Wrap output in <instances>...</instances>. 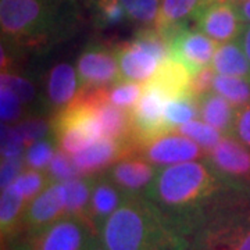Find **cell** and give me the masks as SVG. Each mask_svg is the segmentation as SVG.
I'll return each instance as SVG.
<instances>
[{
	"mask_svg": "<svg viewBox=\"0 0 250 250\" xmlns=\"http://www.w3.org/2000/svg\"><path fill=\"white\" fill-rule=\"evenodd\" d=\"M200 3L202 0H161L154 28L166 39L177 28L187 25V21L193 18Z\"/></svg>",
	"mask_w": 250,
	"mask_h": 250,
	"instance_id": "20",
	"label": "cell"
},
{
	"mask_svg": "<svg viewBox=\"0 0 250 250\" xmlns=\"http://www.w3.org/2000/svg\"><path fill=\"white\" fill-rule=\"evenodd\" d=\"M168 56L181 62L190 75L208 67L217 50V42L200 31H192L188 25L177 28L166 38Z\"/></svg>",
	"mask_w": 250,
	"mask_h": 250,
	"instance_id": "10",
	"label": "cell"
},
{
	"mask_svg": "<svg viewBox=\"0 0 250 250\" xmlns=\"http://www.w3.org/2000/svg\"><path fill=\"white\" fill-rule=\"evenodd\" d=\"M65 214V195L62 182H53L25 207L20 233L43 228Z\"/></svg>",
	"mask_w": 250,
	"mask_h": 250,
	"instance_id": "13",
	"label": "cell"
},
{
	"mask_svg": "<svg viewBox=\"0 0 250 250\" xmlns=\"http://www.w3.org/2000/svg\"><path fill=\"white\" fill-rule=\"evenodd\" d=\"M213 89L238 110L250 104V80L231 75H215Z\"/></svg>",
	"mask_w": 250,
	"mask_h": 250,
	"instance_id": "24",
	"label": "cell"
},
{
	"mask_svg": "<svg viewBox=\"0 0 250 250\" xmlns=\"http://www.w3.org/2000/svg\"><path fill=\"white\" fill-rule=\"evenodd\" d=\"M77 72L81 92L108 88L121 80L117 46L92 43L78 59Z\"/></svg>",
	"mask_w": 250,
	"mask_h": 250,
	"instance_id": "8",
	"label": "cell"
},
{
	"mask_svg": "<svg viewBox=\"0 0 250 250\" xmlns=\"http://www.w3.org/2000/svg\"><path fill=\"white\" fill-rule=\"evenodd\" d=\"M3 39L39 47L60 39L72 27V14L57 0H0Z\"/></svg>",
	"mask_w": 250,
	"mask_h": 250,
	"instance_id": "3",
	"label": "cell"
},
{
	"mask_svg": "<svg viewBox=\"0 0 250 250\" xmlns=\"http://www.w3.org/2000/svg\"><path fill=\"white\" fill-rule=\"evenodd\" d=\"M54 154V143L49 139H41L28 147L24 160L31 168L42 170L45 167H49Z\"/></svg>",
	"mask_w": 250,
	"mask_h": 250,
	"instance_id": "32",
	"label": "cell"
},
{
	"mask_svg": "<svg viewBox=\"0 0 250 250\" xmlns=\"http://www.w3.org/2000/svg\"><path fill=\"white\" fill-rule=\"evenodd\" d=\"M96 22L100 27H114L128 18L121 0H96Z\"/></svg>",
	"mask_w": 250,
	"mask_h": 250,
	"instance_id": "31",
	"label": "cell"
},
{
	"mask_svg": "<svg viewBox=\"0 0 250 250\" xmlns=\"http://www.w3.org/2000/svg\"><path fill=\"white\" fill-rule=\"evenodd\" d=\"M170 99L161 90L143 85V93L131 111L132 116V138L135 152L143 145L152 142L163 135L172 134L164 120V107Z\"/></svg>",
	"mask_w": 250,
	"mask_h": 250,
	"instance_id": "7",
	"label": "cell"
},
{
	"mask_svg": "<svg viewBox=\"0 0 250 250\" xmlns=\"http://www.w3.org/2000/svg\"><path fill=\"white\" fill-rule=\"evenodd\" d=\"M81 92L78 72L68 62L56 64L49 72L46 83V98L49 104L60 111L70 106Z\"/></svg>",
	"mask_w": 250,
	"mask_h": 250,
	"instance_id": "17",
	"label": "cell"
},
{
	"mask_svg": "<svg viewBox=\"0 0 250 250\" xmlns=\"http://www.w3.org/2000/svg\"><path fill=\"white\" fill-rule=\"evenodd\" d=\"M128 195L117 187L108 178L106 172H100L95 177V185L92 189L89 208L86 213L85 221L88 223L93 232L100 236V231L111 214L123 205Z\"/></svg>",
	"mask_w": 250,
	"mask_h": 250,
	"instance_id": "16",
	"label": "cell"
},
{
	"mask_svg": "<svg viewBox=\"0 0 250 250\" xmlns=\"http://www.w3.org/2000/svg\"><path fill=\"white\" fill-rule=\"evenodd\" d=\"M190 81V72L181 62L168 56L166 60L161 62L157 71L153 74L150 80L145 82V85L157 88L171 100L192 95Z\"/></svg>",
	"mask_w": 250,
	"mask_h": 250,
	"instance_id": "18",
	"label": "cell"
},
{
	"mask_svg": "<svg viewBox=\"0 0 250 250\" xmlns=\"http://www.w3.org/2000/svg\"><path fill=\"white\" fill-rule=\"evenodd\" d=\"M175 132L188 136L189 139L196 142L206 153L213 150L224 138V135L218 129H215L214 126L196 120H192L187 124L181 125Z\"/></svg>",
	"mask_w": 250,
	"mask_h": 250,
	"instance_id": "26",
	"label": "cell"
},
{
	"mask_svg": "<svg viewBox=\"0 0 250 250\" xmlns=\"http://www.w3.org/2000/svg\"><path fill=\"white\" fill-rule=\"evenodd\" d=\"M134 154V146L129 141H118L111 138H102L89 147L72 156L77 168L83 177L98 175L110 168L117 161Z\"/></svg>",
	"mask_w": 250,
	"mask_h": 250,
	"instance_id": "14",
	"label": "cell"
},
{
	"mask_svg": "<svg viewBox=\"0 0 250 250\" xmlns=\"http://www.w3.org/2000/svg\"><path fill=\"white\" fill-rule=\"evenodd\" d=\"M196 99L199 114L203 121L214 126L224 136H232L238 108L233 107L227 99L214 89Z\"/></svg>",
	"mask_w": 250,
	"mask_h": 250,
	"instance_id": "19",
	"label": "cell"
},
{
	"mask_svg": "<svg viewBox=\"0 0 250 250\" xmlns=\"http://www.w3.org/2000/svg\"><path fill=\"white\" fill-rule=\"evenodd\" d=\"M50 184H52V181L47 177L46 172L31 168V170L21 172L13 185L17 189L18 193L25 199V202L29 203Z\"/></svg>",
	"mask_w": 250,
	"mask_h": 250,
	"instance_id": "29",
	"label": "cell"
},
{
	"mask_svg": "<svg viewBox=\"0 0 250 250\" xmlns=\"http://www.w3.org/2000/svg\"><path fill=\"white\" fill-rule=\"evenodd\" d=\"M96 236L85 220L64 215L38 231L22 233L17 250H86Z\"/></svg>",
	"mask_w": 250,
	"mask_h": 250,
	"instance_id": "6",
	"label": "cell"
},
{
	"mask_svg": "<svg viewBox=\"0 0 250 250\" xmlns=\"http://www.w3.org/2000/svg\"><path fill=\"white\" fill-rule=\"evenodd\" d=\"M211 67L221 75L250 80V60L238 41L218 45L211 60Z\"/></svg>",
	"mask_w": 250,
	"mask_h": 250,
	"instance_id": "21",
	"label": "cell"
},
{
	"mask_svg": "<svg viewBox=\"0 0 250 250\" xmlns=\"http://www.w3.org/2000/svg\"><path fill=\"white\" fill-rule=\"evenodd\" d=\"M16 250H17V249H16Z\"/></svg>",
	"mask_w": 250,
	"mask_h": 250,
	"instance_id": "43",
	"label": "cell"
},
{
	"mask_svg": "<svg viewBox=\"0 0 250 250\" xmlns=\"http://www.w3.org/2000/svg\"><path fill=\"white\" fill-rule=\"evenodd\" d=\"M235 9L245 24H250V0H232Z\"/></svg>",
	"mask_w": 250,
	"mask_h": 250,
	"instance_id": "40",
	"label": "cell"
},
{
	"mask_svg": "<svg viewBox=\"0 0 250 250\" xmlns=\"http://www.w3.org/2000/svg\"><path fill=\"white\" fill-rule=\"evenodd\" d=\"M232 136L250 149V104L238 110Z\"/></svg>",
	"mask_w": 250,
	"mask_h": 250,
	"instance_id": "39",
	"label": "cell"
},
{
	"mask_svg": "<svg viewBox=\"0 0 250 250\" xmlns=\"http://www.w3.org/2000/svg\"><path fill=\"white\" fill-rule=\"evenodd\" d=\"M121 80L147 81L168 57V45L154 27L141 28L132 41L117 45Z\"/></svg>",
	"mask_w": 250,
	"mask_h": 250,
	"instance_id": "4",
	"label": "cell"
},
{
	"mask_svg": "<svg viewBox=\"0 0 250 250\" xmlns=\"http://www.w3.org/2000/svg\"><path fill=\"white\" fill-rule=\"evenodd\" d=\"M25 143L16 126L1 125V160L21 157Z\"/></svg>",
	"mask_w": 250,
	"mask_h": 250,
	"instance_id": "35",
	"label": "cell"
},
{
	"mask_svg": "<svg viewBox=\"0 0 250 250\" xmlns=\"http://www.w3.org/2000/svg\"><path fill=\"white\" fill-rule=\"evenodd\" d=\"M28 205L25 199L17 192L14 185L1 190L0 199V232L1 239H7L10 236H17L21 228L22 215Z\"/></svg>",
	"mask_w": 250,
	"mask_h": 250,
	"instance_id": "22",
	"label": "cell"
},
{
	"mask_svg": "<svg viewBox=\"0 0 250 250\" xmlns=\"http://www.w3.org/2000/svg\"><path fill=\"white\" fill-rule=\"evenodd\" d=\"M24 161L25 160H22L21 157H13V159L1 160V168H0V187H1V190L14 184V181L21 174Z\"/></svg>",
	"mask_w": 250,
	"mask_h": 250,
	"instance_id": "38",
	"label": "cell"
},
{
	"mask_svg": "<svg viewBox=\"0 0 250 250\" xmlns=\"http://www.w3.org/2000/svg\"><path fill=\"white\" fill-rule=\"evenodd\" d=\"M215 71L211 65L205 67L203 70L197 72L196 75L192 77L190 81V92L195 98H199L202 95H205L207 92L213 90V83H214Z\"/></svg>",
	"mask_w": 250,
	"mask_h": 250,
	"instance_id": "37",
	"label": "cell"
},
{
	"mask_svg": "<svg viewBox=\"0 0 250 250\" xmlns=\"http://www.w3.org/2000/svg\"><path fill=\"white\" fill-rule=\"evenodd\" d=\"M143 196L192 242L213 217L250 205V188L223 178L205 157L159 168Z\"/></svg>",
	"mask_w": 250,
	"mask_h": 250,
	"instance_id": "1",
	"label": "cell"
},
{
	"mask_svg": "<svg viewBox=\"0 0 250 250\" xmlns=\"http://www.w3.org/2000/svg\"><path fill=\"white\" fill-rule=\"evenodd\" d=\"M17 95L9 88L0 85V116L1 121L10 124L21 117V106Z\"/></svg>",
	"mask_w": 250,
	"mask_h": 250,
	"instance_id": "36",
	"label": "cell"
},
{
	"mask_svg": "<svg viewBox=\"0 0 250 250\" xmlns=\"http://www.w3.org/2000/svg\"><path fill=\"white\" fill-rule=\"evenodd\" d=\"M107 250H189L190 239L143 195L126 196L100 231Z\"/></svg>",
	"mask_w": 250,
	"mask_h": 250,
	"instance_id": "2",
	"label": "cell"
},
{
	"mask_svg": "<svg viewBox=\"0 0 250 250\" xmlns=\"http://www.w3.org/2000/svg\"><path fill=\"white\" fill-rule=\"evenodd\" d=\"M104 172L125 195L138 196L143 195L150 187L159 168L141 156L131 154L117 161Z\"/></svg>",
	"mask_w": 250,
	"mask_h": 250,
	"instance_id": "15",
	"label": "cell"
},
{
	"mask_svg": "<svg viewBox=\"0 0 250 250\" xmlns=\"http://www.w3.org/2000/svg\"><path fill=\"white\" fill-rule=\"evenodd\" d=\"M128 18L142 28L154 27L160 10V0H121Z\"/></svg>",
	"mask_w": 250,
	"mask_h": 250,
	"instance_id": "28",
	"label": "cell"
},
{
	"mask_svg": "<svg viewBox=\"0 0 250 250\" xmlns=\"http://www.w3.org/2000/svg\"><path fill=\"white\" fill-rule=\"evenodd\" d=\"M96 175L80 177L62 182L64 195H65V214L71 217H78L85 220L89 208L92 189L95 185Z\"/></svg>",
	"mask_w": 250,
	"mask_h": 250,
	"instance_id": "23",
	"label": "cell"
},
{
	"mask_svg": "<svg viewBox=\"0 0 250 250\" xmlns=\"http://www.w3.org/2000/svg\"><path fill=\"white\" fill-rule=\"evenodd\" d=\"M136 156L152 163L153 166H174L179 163L205 159L207 153L192 139L184 135H163L152 142L143 145L136 152Z\"/></svg>",
	"mask_w": 250,
	"mask_h": 250,
	"instance_id": "11",
	"label": "cell"
},
{
	"mask_svg": "<svg viewBox=\"0 0 250 250\" xmlns=\"http://www.w3.org/2000/svg\"><path fill=\"white\" fill-rule=\"evenodd\" d=\"M45 172L50 178L52 184L53 182H65V181H71V179L83 177L80 170L77 168L72 157H70V154L64 153L62 150L56 152L53 160L50 161V164H49V167Z\"/></svg>",
	"mask_w": 250,
	"mask_h": 250,
	"instance_id": "30",
	"label": "cell"
},
{
	"mask_svg": "<svg viewBox=\"0 0 250 250\" xmlns=\"http://www.w3.org/2000/svg\"><path fill=\"white\" fill-rule=\"evenodd\" d=\"M0 81H1V86H6V88L13 90L17 95V98L20 99V102L22 104L27 106V104L34 102V99L36 96L35 88L24 77H20L17 74H13V72L7 71L1 72Z\"/></svg>",
	"mask_w": 250,
	"mask_h": 250,
	"instance_id": "33",
	"label": "cell"
},
{
	"mask_svg": "<svg viewBox=\"0 0 250 250\" xmlns=\"http://www.w3.org/2000/svg\"><path fill=\"white\" fill-rule=\"evenodd\" d=\"M143 93V86L139 82L120 80L107 88L108 100L121 108H134Z\"/></svg>",
	"mask_w": 250,
	"mask_h": 250,
	"instance_id": "27",
	"label": "cell"
},
{
	"mask_svg": "<svg viewBox=\"0 0 250 250\" xmlns=\"http://www.w3.org/2000/svg\"><path fill=\"white\" fill-rule=\"evenodd\" d=\"M189 250H250V206L213 217L193 236Z\"/></svg>",
	"mask_w": 250,
	"mask_h": 250,
	"instance_id": "5",
	"label": "cell"
},
{
	"mask_svg": "<svg viewBox=\"0 0 250 250\" xmlns=\"http://www.w3.org/2000/svg\"><path fill=\"white\" fill-rule=\"evenodd\" d=\"M197 116H200L199 106H197V99L193 95L171 99L166 103L164 107V120L172 132H175L181 125L192 121Z\"/></svg>",
	"mask_w": 250,
	"mask_h": 250,
	"instance_id": "25",
	"label": "cell"
},
{
	"mask_svg": "<svg viewBox=\"0 0 250 250\" xmlns=\"http://www.w3.org/2000/svg\"><path fill=\"white\" fill-rule=\"evenodd\" d=\"M206 157L223 178L250 188V149L235 136H224Z\"/></svg>",
	"mask_w": 250,
	"mask_h": 250,
	"instance_id": "12",
	"label": "cell"
},
{
	"mask_svg": "<svg viewBox=\"0 0 250 250\" xmlns=\"http://www.w3.org/2000/svg\"><path fill=\"white\" fill-rule=\"evenodd\" d=\"M236 41L239 42L243 52H245V54L248 56V59L250 60V24H245V28L242 31L241 36Z\"/></svg>",
	"mask_w": 250,
	"mask_h": 250,
	"instance_id": "41",
	"label": "cell"
},
{
	"mask_svg": "<svg viewBox=\"0 0 250 250\" xmlns=\"http://www.w3.org/2000/svg\"><path fill=\"white\" fill-rule=\"evenodd\" d=\"M16 128L21 135L25 146L29 147L31 145H34L38 141H41L42 138H45L47 132L52 129V125L43 118L38 117V118H28L25 121L16 125Z\"/></svg>",
	"mask_w": 250,
	"mask_h": 250,
	"instance_id": "34",
	"label": "cell"
},
{
	"mask_svg": "<svg viewBox=\"0 0 250 250\" xmlns=\"http://www.w3.org/2000/svg\"><path fill=\"white\" fill-rule=\"evenodd\" d=\"M86 250H107V248L103 245V242L100 239V236H96L93 241L90 242V245L88 246V249Z\"/></svg>",
	"mask_w": 250,
	"mask_h": 250,
	"instance_id": "42",
	"label": "cell"
},
{
	"mask_svg": "<svg viewBox=\"0 0 250 250\" xmlns=\"http://www.w3.org/2000/svg\"><path fill=\"white\" fill-rule=\"evenodd\" d=\"M197 31L211 38L217 43L236 41L245 28L232 0H202L192 18Z\"/></svg>",
	"mask_w": 250,
	"mask_h": 250,
	"instance_id": "9",
	"label": "cell"
}]
</instances>
